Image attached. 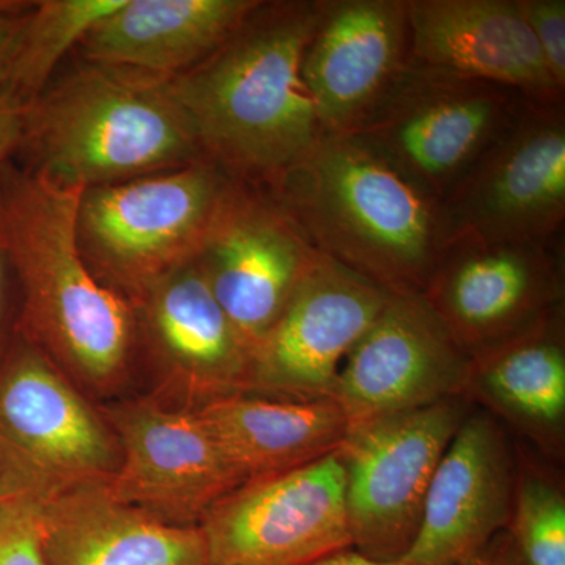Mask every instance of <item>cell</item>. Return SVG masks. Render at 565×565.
<instances>
[{
    "instance_id": "cell-27",
    "label": "cell",
    "mask_w": 565,
    "mask_h": 565,
    "mask_svg": "<svg viewBox=\"0 0 565 565\" xmlns=\"http://www.w3.org/2000/svg\"><path fill=\"white\" fill-rule=\"evenodd\" d=\"M556 87L565 93V0H516Z\"/></svg>"
},
{
    "instance_id": "cell-1",
    "label": "cell",
    "mask_w": 565,
    "mask_h": 565,
    "mask_svg": "<svg viewBox=\"0 0 565 565\" xmlns=\"http://www.w3.org/2000/svg\"><path fill=\"white\" fill-rule=\"evenodd\" d=\"M322 0H259L217 51L170 77L204 158L273 189L323 136L302 79Z\"/></svg>"
},
{
    "instance_id": "cell-3",
    "label": "cell",
    "mask_w": 565,
    "mask_h": 565,
    "mask_svg": "<svg viewBox=\"0 0 565 565\" xmlns=\"http://www.w3.org/2000/svg\"><path fill=\"white\" fill-rule=\"evenodd\" d=\"M81 195L10 161L0 169V223L25 338L85 384L106 386L128 367L136 316L82 256Z\"/></svg>"
},
{
    "instance_id": "cell-12",
    "label": "cell",
    "mask_w": 565,
    "mask_h": 565,
    "mask_svg": "<svg viewBox=\"0 0 565 565\" xmlns=\"http://www.w3.org/2000/svg\"><path fill=\"white\" fill-rule=\"evenodd\" d=\"M0 444L44 497L109 481L120 463L106 424L28 340L0 367Z\"/></svg>"
},
{
    "instance_id": "cell-23",
    "label": "cell",
    "mask_w": 565,
    "mask_h": 565,
    "mask_svg": "<svg viewBox=\"0 0 565 565\" xmlns=\"http://www.w3.org/2000/svg\"><path fill=\"white\" fill-rule=\"evenodd\" d=\"M195 412L244 484L332 455L349 434L334 399L237 393L207 401Z\"/></svg>"
},
{
    "instance_id": "cell-5",
    "label": "cell",
    "mask_w": 565,
    "mask_h": 565,
    "mask_svg": "<svg viewBox=\"0 0 565 565\" xmlns=\"http://www.w3.org/2000/svg\"><path fill=\"white\" fill-rule=\"evenodd\" d=\"M210 159L82 192L77 243L93 274L139 302L195 262L234 182Z\"/></svg>"
},
{
    "instance_id": "cell-21",
    "label": "cell",
    "mask_w": 565,
    "mask_h": 565,
    "mask_svg": "<svg viewBox=\"0 0 565 565\" xmlns=\"http://www.w3.org/2000/svg\"><path fill=\"white\" fill-rule=\"evenodd\" d=\"M259 0H125L81 41L84 61L173 77L210 57Z\"/></svg>"
},
{
    "instance_id": "cell-13",
    "label": "cell",
    "mask_w": 565,
    "mask_h": 565,
    "mask_svg": "<svg viewBox=\"0 0 565 565\" xmlns=\"http://www.w3.org/2000/svg\"><path fill=\"white\" fill-rule=\"evenodd\" d=\"M390 296L322 255L273 329L253 349L245 393L278 399H333L345 356Z\"/></svg>"
},
{
    "instance_id": "cell-10",
    "label": "cell",
    "mask_w": 565,
    "mask_h": 565,
    "mask_svg": "<svg viewBox=\"0 0 565 565\" xmlns=\"http://www.w3.org/2000/svg\"><path fill=\"white\" fill-rule=\"evenodd\" d=\"M563 239L548 244L448 241L422 296L470 359L564 308Z\"/></svg>"
},
{
    "instance_id": "cell-20",
    "label": "cell",
    "mask_w": 565,
    "mask_h": 565,
    "mask_svg": "<svg viewBox=\"0 0 565 565\" xmlns=\"http://www.w3.org/2000/svg\"><path fill=\"white\" fill-rule=\"evenodd\" d=\"M463 399L552 462L565 452L564 308L471 359Z\"/></svg>"
},
{
    "instance_id": "cell-11",
    "label": "cell",
    "mask_w": 565,
    "mask_h": 565,
    "mask_svg": "<svg viewBox=\"0 0 565 565\" xmlns=\"http://www.w3.org/2000/svg\"><path fill=\"white\" fill-rule=\"evenodd\" d=\"M321 256L266 189L236 181L196 263L252 355Z\"/></svg>"
},
{
    "instance_id": "cell-14",
    "label": "cell",
    "mask_w": 565,
    "mask_h": 565,
    "mask_svg": "<svg viewBox=\"0 0 565 565\" xmlns=\"http://www.w3.org/2000/svg\"><path fill=\"white\" fill-rule=\"evenodd\" d=\"M470 362L422 294H392L345 356L333 399L356 429L462 397Z\"/></svg>"
},
{
    "instance_id": "cell-8",
    "label": "cell",
    "mask_w": 565,
    "mask_h": 565,
    "mask_svg": "<svg viewBox=\"0 0 565 565\" xmlns=\"http://www.w3.org/2000/svg\"><path fill=\"white\" fill-rule=\"evenodd\" d=\"M527 99L503 85L412 66L362 134L435 199L470 172Z\"/></svg>"
},
{
    "instance_id": "cell-24",
    "label": "cell",
    "mask_w": 565,
    "mask_h": 565,
    "mask_svg": "<svg viewBox=\"0 0 565 565\" xmlns=\"http://www.w3.org/2000/svg\"><path fill=\"white\" fill-rule=\"evenodd\" d=\"M125 0H41L25 17L6 88L31 103L54 79L66 54Z\"/></svg>"
},
{
    "instance_id": "cell-15",
    "label": "cell",
    "mask_w": 565,
    "mask_h": 565,
    "mask_svg": "<svg viewBox=\"0 0 565 565\" xmlns=\"http://www.w3.org/2000/svg\"><path fill=\"white\" fill-rule=\"evenodd\" d=\"M411 68L408 0H322L302 79L323 136L362 131Z\"/></svg>"
},
{
    "instance_id": "cell-30",
    "label": "cell",
    "mask_w": 565,
    "mask_h": 565,
    "mask_svg": "<svg viewBox=\"0 0 565 565\" xmlns=\"http://www.w3.org/2000/svg\"><path fill=\"white\" fill-rule=\"evenodd\" d=\"M29 11L21 14H0V90L9 79L11 61Z\"/></svg>"
},
{
    "instance_id": "cell-18",
    "label": "cell",
    "mask_w": 565,
    "mask_h": 565,
    "mask_svg": "<svg viewBox=\"0 0 565 565\" xmlns=\"http://www.w3.org/2000/svg\"><path fill=\"white\" fill-rule=\"evenodd\" d=\"M414 68L512 88L564 104L516 0H408Z\"/></svg>"
},
{
    "instance_id": "cell-29",
    "label": "cell",
    "mask_w": 565,
    "mask_h": 565,
    "mask_svg": "<svg viewBox=\"0 0 565 565\" xmlns=\"http://www.w3.org/2000/svg\"><path fill=\"white\" fill-rule=\"evenodd\" d=\"M29 493L41 494L20 465L14 462L6 446L0 444V505Z\"/></svg>"
},
{
    "instance_id": "cell-25",
    "label": "cell",
    "mask_w": 565,
    "mask_h": 565,
    "mask_svg": "<svg viewBox=\"0 0 565 565\" xmlns=\"http://www.w3.org/2000/svg\"><path fill=\"white\" fill-rule=\"evenodd\" d=\"M519 565H565V487L555 462L516 445V481L504 530Z\"/></svg>"
},
{
    "instance_id": "cell-4",
    "label": "cell",
    "mask_w": 565,
    "mask_h": 565,
    "mask_svg": "<svg viewBox=\"0 0 565 565\" xmlns=\"http://www.w3.org/2000/svg\"><path fill=\"white\" fill-rule=\"evenodd\" d=\"M17 152L21 169L82 192L206 159L170 77L92 61L28 104Z\"/></svg>"
},
{
    "instance_id": "cell-16",
    "label": "cell",
    "mask_w": 565,
    "mask_h": 565,
    "mask_svg": "<svg viewBox=\"0 0 565 565\" xmlns=\"http://www.w3.org/2000/svg\"><path fill=\"white\" fill-rule=\"evenodd\" d=\"M120 463L106 481L122 503L178 523L196 520L244 486L195 411L154 403L118 408L111 416Z\"/></svg>"
},
{
    "instance_id": "cell-22",
    "label": "cell",
    "mask_w": 565,
    "mask_h": 565,
    "mask_svg": "<svg viewBox=\"0 0 565 565\" xmlns=\"http://www.w3.org/2000/svg\"><path fill=\"white\" fill-rule=\"evenodd\" d=\"M139 303L156 351L204 403L247 392L250 351L196 259L156 282Z\"/></svg>"
},
{
    "instance_id": "cell-32",
    "label": "cell",
    "mask_w": 565,
    "mask_h": 565,
    "mask_svg": "<svg viewBox=\"0 0 565 565\" xmlns=\"http://www.w3.org/2000/svg\"><path fill=\"white\" fill-rule=\"evenodd\" d=\"M311 565H412L405 561H394V563H382L371 557L362 555L355 548H345L341 552L332 553V555L322 557Z\"/></svg>"
},
{
    "instance_id": "cell-7",
    "label": "cell",
    "mask_w": 565,
    "mask_h": 565,
    "mask_svg": "<svg viewBox=\"0 0 565 565\" xmlns=\"http://www.w3.org/2000/svg\"><path fill=\"white\" fill-rule=\"evenodd\" d=\"M565 104L526 102L441 200L448 241L548 244L565 223Z\"/></svg>"
},
{
    "instance_id": "cell-34",
    "label": "cell",
    "mask_w": 565,
    "mask_h": 565,
    "mask_svg": "<svg viewBox=\"0 0 565 565\" xmlns=\"http://www.w3.org/2000/svg\"><path fill=\"white\" fill-rule=\"evenodd\" d=\"M35 2L28 0H0V14H21L32 10Z\"/></svg>"
},
{
    "instance_id": "cell-17",
    "label": "cell",
    "mask_w": 565,
    "mask_h": 565,
    "mask_svg": "<svg viewBox=\"0 0 565 565\" xmlns=\"http://www.w3.org/2000/svg\"><path fill=\"white\" fill-rule=\"evenodd\" d=\"M516 445L492 415L471 411L435 470L422 525L403 557L412 565H459L503 533L511 519Z\"/></svg>"
},
{
    "instance_id": "cell-31",
    "label": "cell",
    "mask_w": 565,
    "mask_h": 565,
    "mask_svg": "<svg viewBox=\"0 0 565 565\" xmlns=\"http://www.w3.org/2000/svg\"><path fill=\"white\" fill-rule=\"evenodd\" d=\"M459 565H519L516 564L508 535H494L492 541L460 561Z\"/></svg>"
},
{
    "instance_id": "cell-19",
    "label": "cell",
    "mask_w": 565,
    "mask_h": 565,
    "mask_svg": "<svg viewBox=\"0 0 565 565\" xmlns=\"http://www.w3.org/2000/svg\"><path fill=\"white\" fill-rule=\"evenodd\" d=\"M47 565H207L199 525H178L122 503L106 481L44 497Z\"/></svg>"
},
{
    "instance_id": "cell-33",
    "label": "cell",
    "mask_w": 565,
    "mask_h": 565,
    "mask_svg": "<svg viewBox=\"0 0 565 565\" xmlns=\"http://www.w3.org/2000/svg\"><path fill=\"white\" fill-rule=\"evenodd\" d=\"M10 264L7 258L6 241H3L2 223H0V332H2L3 318H6L7 277Z\"/></svg>"
},
{
    "instance_id": "cell-28",
    "label": "cell",
    "mask_w": 565,
    "mask_h": 565,
    "mask_svg": "<svg viewBox=\"0 0 565 565\" xmlns=\"http://www.w3.org/2000/svg\"><path fill=\"white\" fill-rule=\"evenodd\" d=\"M28 103L9 88L0 90V169L20 148Z\"/></svg>"
},
{
    "instance_id": "cell-26",
    "label": "cell",
    "mask_w": 565,
    "mask_h": 565,
    "mask_svg": "<svg viewBox=\"0 0 565 565\" xmlns=\"http://www.w3.org/2000/svg\"><path fill=\"white\" fill-rule=\"evenodd\" d=\"M43 500L29 493L0 505V565H47Z\"/></svg>"
},
{
    "instance_id": "cell-6",
    "label": "cell",
    "mask_w": 565,
    "mask_h": 565,
    "mask_svg": "<svg viewBox=\"0 0 565 565\" xmlns=\"http://www.w3.org/2000/svg\"><path fill=\"white\" fill-rule=\"evenodd\" d=\"M470 412L467 399L451 397L349 430L340 451L352 548L382 563L403 561L435 470Z\"/></svg>"
},
{
    "instance_id": "cell-2",
    "label": "cell",
    "mask_w": 565,
    "mask_h": 565,
    "mask_svg": "<svg viewBox=\"0 0 565 565\" xmlns=\"http://www.w3.org/2000/svg\"><path fill=\"white\" fill-rule=\"evenodd\" d=\"M267 192L316 250L392 294H423L448 244L440 200L362 134L322 136Z\"/></svg>"
},
{
    "instance_id": "cell-9",
    "label": "cell",
    "mask_w": 565,
    "mask_h": 565,
    "mask_svg": "<svg viewBox=\"0 0 565 565\" xmlns=\"http://www.w3.org/2000/svg\"><path fill=\"white\" fill-rule=\"evenodd\" d=\"M207 565H311L352 548L340 449L245 482L199 523Z\"/></svg>"
}]
</instances>
